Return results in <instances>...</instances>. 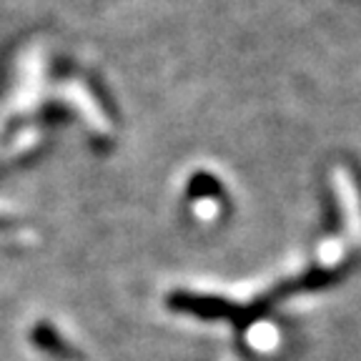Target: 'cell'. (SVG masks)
Wrapping results in <instances>:
<instances>
[{
    "label": "cell",
    "mask_w": 361,
    "mask_h": 361,
    "mask_svg": "<svg viewBox=\"0 0 361 361\" xmlns=\"http://www.w3.org/2000/svg\"><path fill=\"white\" fill-rule=\"evenodd\" d=\"M11 219H0V228H11Z\"/></svg>",
    "instance_id": "cell-1"
}]
</instances>
